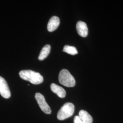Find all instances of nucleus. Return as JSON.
Masks as SVG:
<instances>
[{
  "label": "nucleus",
  "instance_id": "f257e3e1",
  "mask_svg": "<svg viewBox=\"0 0 123 123\" xmlns=\"http://www.w3.org/2000/svg\"><path fill=\"white\" fill-rule=\"evenodd\" d=\"M19 76L22 79L29 81L33 84H39L43 81V78L40 73L31 70L21 71Z\"/></svg>",
  "mask_w": 123,
  "mask_h": 123
},
{
  "label": "nucleus",
  "instance_id": "f03ea898",
  "mask_svg": "<svg viewBox=\"0 0 123 123\" xmlns=\"http://www.w3.org/2000/svg\"><path fill=\"white\" fill-rule=\"evenodd\" d=\"M58 79L60 84L67 87H73L76 84L74 77L67 69H62L60 71Z\"/></svg>",
  "mask_w": 123,
  "mask_h": 123
},
{
  "label": "nucleus",
  "instance_id": "7ed1b4c3",
  "mask_svg": "<svg viewBox=\"0 0 123 123\" xmlns=\"http://www.w3.org/2000/svg\"><path fill=\"white\" fill-rule=\"evenodd\" d=\"M74 104L71 103H67L59 110L57 114V119L63 120L70 117L74 114Z\"/></svg>",
  "mask_w": 123,
  "mask_h": 123
},
{
  "label": "nucleus",
  "instance_id": "20e7f679",
  "mask_svg": "<svg viewBox=\"0 0 123 123\" xmlns=\"http://www.w3.org/2000/svg\"><path fill=\"white\" fill-rule=\"evenodd\" d=\"M35 98L41 110L46 114H50L51 110L46 102L44 96L41 93L37 92L35 94Z\"/></svg>",
  "mask_w": 123,
  "mask_h": 123
},
{
  "label": "nucleus",
  "instance_id": "39448f33",
  "mask_svg": "<svg viewBox=\"0 0 123 123\" xmlns=\"http://www.w3.org/2000/svg\"><path fill=\"white\" fill-rule=\"evenodd\" d=\"M0 94L2 97L8 98L11 97V92L6 81L0 76Z\"/></svg>",
  "mask_w": 123,
  "mask_h": 123
},
{
  "label": "nucleus",
  "instance_id": "423d86ee",
  "mask_svg": "<svg viewBox=\"0 0 123 123\" xmlns=\"http://www.w3.org/2000/svg\"><path fill=\"white\" fill-rule=\"evenodd\" d=\"M76 29L79 35L83 37H86L88 34V28L86 24L84 22L79 21L76 25Z\"/></svg>",
  "mask_w": 123,
  "mask_h": 123
},
{
  "label": "nucleus",
  "instance_id": "0eeeda50",
  "mask_svg": "<svg viewBox=\"0 0 123 123\" xmlns=\"http://www.w3.org/2000/svg\"><path fill=\"white\" fill-rule=\"evenodd\" d=\"M60 24V19L56 16H53L49 21L47 29L49 31L53 32L57 28Z\"/></svg>",
  "mask_w": 123,
  "mask_h": 123
},
{
  "label": "nucleus",
  "instance_id": "6e6552de",
  "mask_svg": "<svg viewBox=\"0 0 123 123\" xmlns=\"http://www.w3.org/2000/svg\"><path fill=\"white\" fill-rule=\"evenodd\" d=\"M51 89L53 92L56 93L61 98H63L66 96V92L64 88L55 84H52L50 86Z\"/></svg>",
  "mask_w": 123,
  "mask_h": 123
},
{
  "label": "nucleus",
  "instance_id": "1a4fd4ad",
  "mask_svg": "<svg viewBox=\"0 0 123 123\" xmlns=\"http://www.w3.org/2000/svg\"><path fill=\"white\" fill-rule=\"evenodd\" d=\"M79 116L84 123H92L93 119L92 116L85 110H80Z\"/></svg>",
  "mask_w": 123,
  "mask_h": 123
},
{
  "label": "nucleus",
  "instance_id": "9d476101",
  "mask_svg": "<svg viewBox=\"0 0 123 123\" xmlns=\"http://www.w3.org/2000/svg\"><path fill=\"white\" fill-rule=\"evenodd\" d=\"M51 46L49 45H46L44 46L43 48L42 49L40 53L38 59L40 61H42L45 59L48 56V55L50 52Z\"/></svg>",
  "mask_w": 123,
  "mask_h": 123
},
{
  "label": "nucleus",
  "instance_id": "9b49d317",
  "mask_svg": "<svg viewBox=\"0 0 123 123\" xmlns=\"http://www.w3.org/2000/svg\"><path fill=\"white\" fill-rule=\"evenodd\" d=\"M63 51L72 55H75L78 53V52L75 47L69 45H65L63 48Z\"/></svg>",
  "mask_w": 123,
  "mask_h": 123
},
{
  "label": "nucleus",
  "instance_id": "f8f14e48",
  "mask_svg": "<svg viewBox=\"0 0 123 123\" xmlns=\"http://www.w3.org/2000/svg\"><path fill=\"white\" fill-rule=\"evenodd\" d=\"M74 123H84L82 120L79 118V116H76L74 118Z\"/></svg>",
  "mask_w": 123,
  "mask_h": 123
}]
</instances>
